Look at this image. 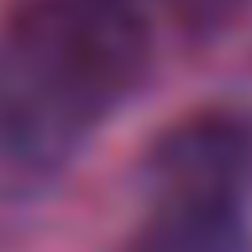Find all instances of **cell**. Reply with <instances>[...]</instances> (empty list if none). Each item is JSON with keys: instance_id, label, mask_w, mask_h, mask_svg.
<instances>
[{"instance_id": "obj_1", "label": "cell", "mask_w": 252, "mask_h": 252, "mask_svg": "<svg viewBox=\"0 0 252 252\" xmlns=\"http://www.w3.org/2000/svg\"><path fill=\"white\" fill-rule=\"evenodd\" d=\"M161 0H12L0 16V158L71 161L150 79Z\"/></svg>"}, {"instance_id": "obj_2", "label": "cell", "mask_w": 252, "mask_h": 252, "mask_svg": "<svg viewBox=\"0 0 252 252\" xmlns=\"http://www.w3.org/2000/svg\"><path fill=\"white\" fill-rule=\"evenodd\" d=\"M142 181L150 197H236L252 189V106L205 102L165 122L142 150Z\"/></svg>"}, {"instance_id": "obj_3", "label": "cell", "mask_w": 252, "mask_h": 252, "mask_svg": "<svg viewBox=\"0 0 252 252\" xmlns=\"http://www.w3.org/2000/svg\"><path fill=\"white\" fill-rule=\"evenodd\" d=\"M248 201L165 193L150 197L146 220L130 232L122 252H244Z\"/></svg>"}]
</instances>
